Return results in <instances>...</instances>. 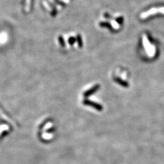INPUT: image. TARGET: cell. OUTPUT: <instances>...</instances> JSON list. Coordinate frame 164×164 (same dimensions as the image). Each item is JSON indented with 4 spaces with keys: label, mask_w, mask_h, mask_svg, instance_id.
Returning a JSON list of instances; mask_svg holds the SVG:
<instances>
[{
    "label": "cell",
    "mask_w": 164,
    "mask_h": 164,
    "mask_svg": "<svg viewBox=\"0 0 164 164\" xmlns=\"http://www.w3.org/2000/svg\"><path fill=\"white\" fill-rule=\"evenodd\" d=\"M116 81L118 82L119 84L122 85L123 86H124V87H128V85H129V84L127 83V82H124V81L121 80V79H116Z\"/></svg>",
    "instance_id": "6da1fadb"
}]
</instances>
